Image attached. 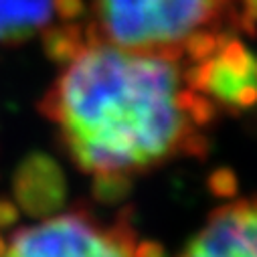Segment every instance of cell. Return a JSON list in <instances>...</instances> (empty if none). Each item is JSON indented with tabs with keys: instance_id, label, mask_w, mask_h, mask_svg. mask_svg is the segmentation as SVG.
Masks as SVG:
<instances>
[{
	"instance_id": "cell-1",
	"label": "cell",
	"mask_w": 257,
	"mask_h": 257,
	"mask_svg": "<svg viewBox=\"0 0 257 257\" xmlns=\"http://www.w3.org/2000/svg\"><path fill=\"white\" fill-rule=\"evenodd\" d=\"M57 67L39 111L99 197L207 154L219 109L190 85L184 61L119 49L87 25L85 43Z\"/></svg>"
},
{
	"instance_id": "cell-2",
	"label": "cell",
	"mask_w": 257,
	"mask_h": 257,
	"mask_svg": "<svg viewBox=\"0 0 257 257\" xmlns=\"http://www.w3.org/2000/svg\"><path fill=\"white\" fill-rule=\"evenodd\" d=\"M91 11L87 25L97 39L178 61L199 33H241L237 0H93Z\"/></svg>"
},
{
	"instance_id": "cell-3",
	"label": "cell",
	"mask_w": 257,
	"mask_h": 257,
	"mask_svg": "<svg viewBox=\"0 0 257 257\" xmlns=\"http://www.w3.org/2000/svg\"><path fill=\"white\" fill-rule=\"evenodd\" d=\"M144 241L130 211L113 217L77 205L31 223L11 225L0 217V257H158Z\"/></svg>"
},
{
	"instance_id": "cell-4",
	"label": "cell",
	"mask_w": 257,
	"mask_h": 257,
	"mask_svg": "<svg viewBox=\"0 0 257 257\" xmlns=\"http://www.w3.org/2000/svg\"><path fill=\"white\" fill-rule=\"evenodd\" d=\"M184 65L190 85L219 113H241L257 105V55L239 37H229L211 57Z\"/></svg>"
},
{
	"instance_id": "cell-5",
	"label": "cell",
	"mask_w": 257,
	"mask_h": 257,
	"mask_svg": "<svg viewBox=\"0 0 257 257\" xmlns=\"http://www.w3.org/2000/svg\"><path fill=\"white\" fill-rule=\"evenodd\" d=\"M178 257H257V195L217 207Z\"/></svg>"
},
{
	"instance_id": "cell-6",
	"label": "cell",
	"mask_w": 257,
	"mask_h": 257,
	"mask_svg": "<svg viewBox=\"0 0 257 257\" xmlns=\"http://www.w3.org/2000/svg\"><path fill=\"white\" fill-rule=\"evenodd\" d=\"M55 0H0V47H17L51 29Z\"/></svg>"
},
{
	"instance_id": "cell-7",
	"label": "cell",
	"mask_w": 257,
	"mask_h": 257,
	"mask_svg": "<svg viewBox=\"0 0 257 257\" xmlns=\"http://www.w3.org/2000/svg\"><path fill=\"white\" fill-rule=\"evenodd\" d=\"M239 3V31L255 37L257 35V0H237Z\"/></svg>"
}]
</instances>
